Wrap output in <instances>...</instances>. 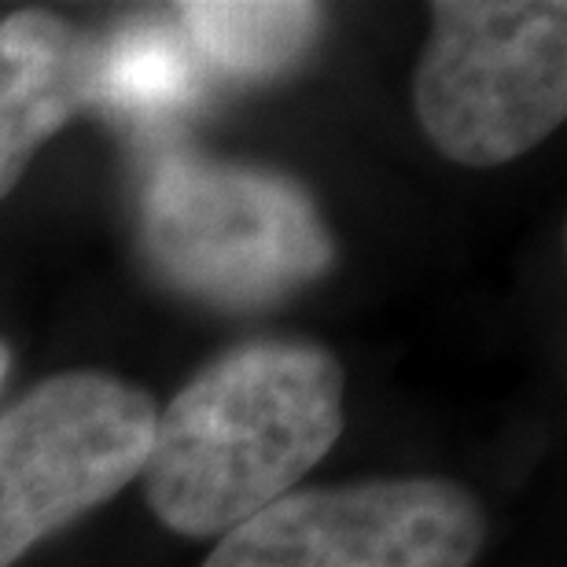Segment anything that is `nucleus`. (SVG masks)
Returning a JSON list of instances; mask_svg holds the SVG:
<instances>
[{
	"label": "nucleus",
	"mask_w": 567,
	"mask_h": 567,
	"mask_svg": "<svg viewBox=\"0 0 567 567\" xmlns=\"http://www.w3.org/2000/svg\"><path fill=\"white\" fill-rule=\"evenodd\" d=\"M343 365L313 343H251L199 372L155 421L147 502L177 535H229L336 446Z\"/></svg>",
	"instance_id": "nucleus-1"
},
{
	"label": "nucleus",
	"mask_w": 567,
	"mask_h": 567,
	"mask_svg": "<svg viewBox=\"0 0 567 567\" xmlns=\"http://www.w3.org/2000/svg\"><path fill=\"white\" fill-rule=\"evenodd\" d=\"M144 251L174 288L214 306L288 299L332 266L313 199L262 166L169 155L141 199Z\"/></svg>",
	"instance_id": "nucleus-2"
},
{
	"label": "nucleus",
	"mask_w": 567,
	"mask_h": 567,
	"mask_svg": "<svg viewBox=\"0 0 567 567\" xmlns=\"http://www.w3.org/2000/svg\"><path fill=\"white\" fill-rule=\"evenodd\" d=\"M413 100L453 163L497 166L530 152L567 115V8L442 0Z\"/></svg>",
	"instance_id": "nucleus-3"
},
{
	"label": "nucleus",
	"mask_w": 567,
	"mask_h": 567,
	"mask_svg": "<svg viewBox=\"0 0 567 567\" xmlns=\"http://www.w3.org/2000/svg\"><path fill=\"white\" fill-rule=\"evenodd\" d=\"M155 402L100 372H66L0 416V567L144 472Z\"/></svg>",
	"instance_id": "nucleus-4"
},
{
	"label": "nucleus",
	"mask_w": 567,
	"mask_h": 567,
	"mask_svg": "<svg viewBox=\"0 0 567 567\" xmlns=\"http://www.w3.org/2000/svg\"><path fill=\"white\" fill-rule=\"evenodd\" d=\"M483 538V508L457 483H361L280 497L203 567H468Z\"/></svg>",
	"instance_id": "nucleus-5"
},
{
	"label": "nucleus",
	"mask_w": 567,
	"mask_h": 567,
	"mask_svg": "<svg viewBox=\"0 0 567 567\" xmlns=\"http://www.w3.org/2000/svg\"><path fill=\"white\" fill-rule=\"evenodd\" d=\"M96 44L44 11L0 19V199L33 152L89 107Z\"/></svg>",
	"instance_id": "nucleus-6"
},
{
	"label": "nucleus",
	"mask_w": 567,
	"mask_h": 567,
	"mask_svg": "<svg viewBox=\"0 0 567 567\" xmlns=\"http://www.w3.org/2000/svg\"><path fill=\"white\" fill-rule=\"evenodd\" d=\"M207 66L174 19H144L96 44L89 107H104L133 126H163L203 100Z\"/></svg>",
	"instance_id": "nucleus-7"
},
{
	"label": "nucleus",
	"mask_w": 567,
	"mask_h": 567,
	"mask_svg": "<svg viewBox=\"0 0 567 567\" xmlns=\"http://www.w3.org/2000/svg\"><path fill=\"white\" fill-rule=\"evenodd\" d=\"M181 30L207 71H221L236 82L284 74L310 52L321 30L317 4H181Z\"/></svg>",
	"instance_id": "nucleus-8"
},
{
	"label": "nucleus",
	"mask_w": 567,
	"mask_h": 567,
	"mask_svg": "<svg viewBox=\"0 0 567 567\" xmlns=\"http://www.w3.org/2000/svg\"><path fill=\"white\" fill-rule=\"evenodd\" d=\"M8 369H11V354H8V347L0 343V383H4V377H8Z\"/></svg>",
	"instance_id": "nucleus-9"
}]
</instances>
